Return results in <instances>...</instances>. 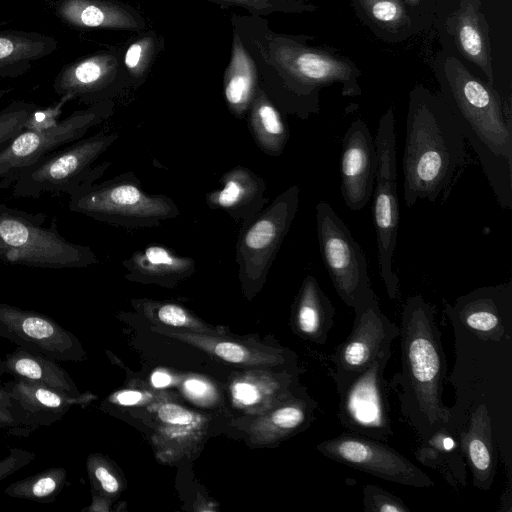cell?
I'll list each match as a JSON object with an SVG mask.
<instances>
[{
	"label": "cell",
	"instance_id": "cell-3",
	"mask_svg": "<svg viewBox=\"0 0 512 512\" xmlns=\"http://www.w3.org/2000/svg\"><path fill=\"white\" fill-rule=\"evenodd\" d=\"M444 102L474 150L499 206L512 208V119L499 98L468 76L446 82Z\"/></svg>",
	"mask_w": 512,
	"mask_h": 512
},
{
	"label": "cell",
	"instance_id": "cell-42",
	"mask_svg": "<svg viewBox=\"0 0 512 512\" xmlns=\"http://www.w3.org/2000/svg\"><path fill=\"white\" fill-rule=\"evenodd\" d=\"M0 430H6L8 435L26 437L23 428L10 410L2 407H0Z\"/></svg>",
	"mask_w": 512,
	"mask_h": 512
},
{
	"label": "cell",
	"instance_id": "cell-39",
	"mask_svg": "<svg viewBox=\"0 0 512 512\" xmlns=\"http://www.w3.org/2000/svg\"><path fill=\"white\" fill-rule=\"evenodd\" d=\"M157 415L162 422L178 426L189 425L194 420V416L189 410L174 403L161 405L158 408Z\"/></svg>",
	"mask_w": 512,
	"mask_h": 512
},
{
	"label": "cell",
	"instance_id": "cell-21",
	"mask_svg": "<svg viewBox=\"0 0 512 512\" xmlns=\"http://www.w3.org/2000/svg\"><path fill=\"white\" fill-rule=\"evenodd\" d=\"M219 182L221 188L206 193V204L210 209L225 211L234 220L252 218L268 202L264 179L247 167L238 165L230 169Z\"/></svg>",
	"mask_w": 512,
	"mask_h": 512
},
{
	"label": "cell",
	"instance_id": "cell-28",
	"mask_svg": "<svg viewBox=\"0 0 512 512\" xmlns=\"http://www.w3.org/2000/svg\"><path fill=\"white\" fill-rule=\"evenodd\" d=\"M248 126L257 146L268 156H280L289 139V129L280 110L258 85L250 105Z\"/></svg>",
	"mask_w": 512,
	"mask_h": 512
},
{
	"label": "cell",
	"instance_id": "cell-40",
	"mask_svg": "<svg viewBox=\"0 0 512 512\" xmlns=\"http://www.w3.org/2000/svg\"><path fill=\"white\" fill-rule=\"evenodd\" d=\"M459 40L463 50L470 56H478L482 51V41L474 26L465 24L460 28Z\"/></svg>",
	"mask_w": 512,
	"mask_h": 512
},
{
	"label": "cell",
	"instance_id": "cell-12",
	"mask_svg": "<svg viewBox=\"0 0 512 512\" xmlns=\"http://www.w3.org/2000/svg\"><path fill=\"white\" fill-rule=\"evenodd\" d=\"M391 348L381 352L373 362L355 376L338 394V419L348 431L382 442L393 435L385 368Z\"/></svg>",
	"mask_w": 512,
	"mask_h": 512
},
{
	"label": "cell",
	"instance_id": "cell-30",
	"mask_svg": "<svg viewBox=\"0 0 512 512\" xmlns=\"http://www.w3.org/2000/svg\"><path fill=\"white\" fill-rule=\"evenodd\" d=\"M317 403L305 392L292 393L279 403L258 425L265 441H277L308 427Z\"/></svg>",
	"mask_w": 512,
	"mask_h": 512
},
{
	"label": "cell",
	"instance_id": "cell-33",
	"mask_svg": "<svg viewBox=\"0 0 512 512\" xmlns=\"http://www.w3.org/2000/svg\"><path fill=\"white\" fill-rule=\"evenodd\" d=\"M138 306L153 321L161 324L178 327L197 329L205 332L207 329L189 311L180 305L167 302L139 301Z\"/></svg>",
	"mask_w": 512,
	"mask_h": 512
},
{
	"label": "cell",
	"instance_id": "cell-18",
	"mask_svg": "<svg viewBox=\"0 0 512 512\" xmlns=\"http://www.w3.org/2000/svg\"><path fill=\"white\" fill-rule=\"evenodd\" d=\"M377 168L376 149L366 123L357 119L342 139L340 161L341 197L352 211L362 210L374 188Z\"/></svg>",
	"mask_w": 512,
	"mask_h": 512
},
{
	"label": "cell",
	"instance_id": "cell-48",
	"mask_svg": "<svg viewBox=\"0 0 512 512\" xmlns=\"http://www.w3.org/2000/svg\"><path fill=\"white\" fill-rule=\"evenodd\" d=\"M87 511H107L108 510V502L105 497L100 496L99 494L93 495L92 504L83 509Z\"/></svg>",
	"mask_w": 512,
	"mask_h": 512
},
{
	"label": "cell",
	"instance_id": "cell-15",
	"mask_svg": "<svg viewBox=\"0 0 512 512\" xmlns=\"http://www.w3.org/2000/svg\"><path fill=\"white\" fill-rule=\"evenodd\" d=\"M131 86L122 62V48L97 51L66 64L54 79L56 94L65 100L94 104Z\"/></svg>",
	"mask_w": 512,
	"mask_h": 512
},
{
	"label": "cell",
	"instance_id": "cell-4",
	"mask_svg": "<svg viewBox=\"0 0 512 512\" xmlns=\"http://www.w3.org/2000/svg\"><path fill=\"white\" fill-rule=\"evenodd\" d=\"M455 337L456 360L446 379L454 386L456 400L449 408L450 428L457 430L470 410L484 403L491 422L503 420L501 412L511 401L512 335L487 337L471 333L448 317Z\"/></svg>",
	"mask_w": 512,
	"mask_h": 512
},
{
	"label": "cell",
	"instance_id": "cell-14",
	"mask_svg": "<svg viewBox=\"0 0 512 512\" xmlns=\"http://www.w3.org/2000/svg\"><path fill=\"white\" fill-rule=\"evenodd\" d=\"M317 450L325 457L381 479L415 488H430L433 480L385 442L353 432L324 440Z\"/></svg>",
	"mask_w": 512,
	"mask_h": 512
},
{
	"label": "cell",
	"instance_id": "cell-7",
	"mask_svg": "<svg viewBox=\"0 0 512 512\" xmlns=\"http://www.w3.org/2000/svg\"><path fill=\"white\" fill-rule=\"evenodd\" d=\"M117 139L116 132L103 130L43 156L15 177L13 196L69 195L82 185L95 182L111 164H96L97 160Z\"/></svg>",
	"mask_w": 512,
	"mask_h": 512
},
{
	"label": "cell",
	"instance_id": "cell-13",
	"mask_svg": "<svg viewBox=\"0 0 512 512\" xmlns=\"http://www.w3.org/2000/svg\"><path fill=\"white\" fill-rule=\"evenodd\" d=\"M353 310L352 330L330 356L334 365L331 377L338 394L381 352L391 348L400 333L399 327L381 311L376 294Z\"/></svg>",
	"mask_w": 512,
	"mask_h": 512
},
{
	"label": "cell",
	"instance_id": "cell-27",
	"mask_svg": "<svg viewBox=\"0 0 512 512\" xmlns=\"http://www.w3.org/2000/svg\"><path fill=\"white\" fill-rule=\"evenodd\" d=\"M4 362L7 373L13 377L40 383L71 395L81 394L68 372L56 360L44 354L18 346L5 355Z\"/></svg>",
	"mask_w": 512,
	"mask_h": 512
},
{
	"label": "cell",
	"instance_id": "cell-2",
	"mask_svg": "<svg viewBox=\"0 0 512 512\" xmlns=\"http://www.w3.org/2000/svg\"><path fill=\"white\" fill-rule=\"evenodd\" d=\"M466 156L465 138L446 103L429 93H414L403 154L405 205L412 207L421 199L435 202L448 190Z\"/></svg>",
	"mask_w": 512,
	"mask_h": 512
},
{
	"label": "cell",
	"instance_id": "cell-19",
	"mask_svg": "<svg viewBox=\"0 0 512 512\" xmlns=\"http://www.w3.org/2000/svg\"><path fill=\"white\" fill-rule=\"evenodd\" d=\"M460 447L472 475V484L481 490L491 488L498 468V449L491 418L484 403L473 407L457 430Z\"/></svg>",
	"mask_w": 512,
	"mask_h": 512
},
{
	"label": "cell",
	"instance_id": "cell-26",
	"mask_svg": "<svg viewBox=\"0 0 512 512\" xmlns=\"http://www.w3.org/2000/svg\"><path fill=\"white\" fill-rule=\"evenodd\" d=\"M415 457L422 465L441 473L452 487H466V462L456 431L443 427L421 440Z\"/></svg>",
	"mask_w": 512,
	"mask_h": 512
},
{
	"label": "cell",
	"instance_id": "cell-8",
	"mask_svg": "<svg viewBox=\"0 0 512 512\" xmlns=\"http://www.w3.org/2000/svg\"><path fill=\"white\" fill-rule=\"evenodd\" d=\"M375 149L377 168L373 188V222L376 231L377 256L380 276L391 300L396 299L399 278L394 271L393 256L399 227V200L397 195L396 135L394 114L390 109L380 119Z\"/></svg>",
	"mask_w": 512,
	"mask_h": 512
},
{
	"label": "cell",
	"instance_id": "cell-9",
	"mask_svg": "<svg viewBox=\"0 0 512 512\" xmlns=\"http://www.w3.org/2000/svg\"><path fill=\"white\" fill-rule=\"evenodd\" d=\"M299 193L298 185L290 186L261 212L242 221L235 260L245 291H255L265 282L296 216Z\"/></svg>",
	"mask_w": 512,
	"mask_h": 512
},
{
	"label": "cell",
	"instance_id": "cell-37",
	"mask_svg": "<svg viewBox=\"0 0 512 512\" xmlns=\"http://www.w3.org/2000/svg\"><path fill=\"white\" fill-rule=\"evenodd\" d=\"M222 6H236L250 15L265 16L277 11H293L296 6L288 0H207Z\"/></svg>",
	"mask_w": 512,
	"mask_h": 512
},
{
	"label": "cell",
	"instance_id": "cell-44",
	"mask_svg": "<svg viewBox=\"0 0 512 512\" xmlns=\"http://www.w3.org/2000/svg\"><path fill=\"white\" fill-rule=\"evenodd\" d=\"M186 393L193 399H204L210 395L211 388L199 379H189L184 383Z\"/></svg>",
	"mask_w": 512,
	"mask_h": 512
},
{
	"label": "cell",
	"instance_id": "cell-46",
	"mask_svg": "<svg viewBox=\"0 0 512 512\" xmlns=\"http://www.w3.org/2000/svg\"><path fill=\"white\" fill-rule=\"evenodd\" d=\"M7 373L4 359H0V380L3 374ZM0 407L10 409L11 399L0 381Z\"/></svg>",
	"mask_w": 512,
	"mask_h": 512
},
{
	"label": "cell",
	"instance_id": "cell-45",
	"mask_svg": "<svg viewBox=\"0 0 512 512\" xmlns=\"http://www.w3.org/2000/svg\"><path fill=\"white\" fill-rule=\"evenodd\" d=\"M143 399L141 392L136 390H123L109 398V402L122 406H130L139 403Z\"/></svg>",
	"mask_w": 512,
	"mask_h": 512
},
{
	"label": "cell",
	"instance_id": "cell-23",
	"mask_svg": "<svg viewBox=\"0 0 512 512\" xmlns=\"http://www.w3.org/2000/svg\"><path fill=\"white\" fill-rule=\"evenodd\" d=\"M335 308L316 278L307 275L293 308V324L297 333L318 345H324L334 324Z\"/></svg>",
	"mask_w": 512,
	"mask_h": 512
},
{
	"label": "cell",
	"instance_id": "cell-35",
	"mask_svg": "<svg viewBox=\"0 0 512 512\" xmlns=\"http://www.w3.org/2000/svg\"><path fill=\"white\" fill-rule=\"evenodd\" d=\"M86 465L91 483L99 492L108 496L119 492V479L113 472L110 463L102 455H90Z\"/></svg>",
	"mask_w": 512,
	"mask_h": 512
},
{
	"label": "cell",
	"instance_id": "cell-25",
	"mask_svg": "<svg viewBox=\"0 0 512 512\" xmlns=\"http://www.w3.org/2000/svg\"><path fill=\"white\" fill-rule=\"evenodd\" d=\"M259 85L255 63L233 30L231 56L223 78L224 97L234 117L247 116Z\"/></svg>",
	"mask_w": 512,
	"mask_h": 512
},
{
	"label": "cell",
	"instance_id": "cell-38",
	"mask_svg": "<svg viewBox=\"0 0 512 512\" xmlns=\"http://www.w3.org/2000/svg\"><path fill=\"white\" fill-rule=\"evenodd\" d=\"M35 457V453L29 450L18 447L10 448L8 454L0 459V482L29 465Z\"/></svg>",
	"mask_w": 512,
	"mask_h": 512
},
{
	"label": "cell",
	"instance_id": "cell-32",
	"mask_svg": "<svg viewBox=\"0 0 512 512\" xmlns=\"http://www.w3.org/2000/svg\"><path fill=\"white\" fill-rule=\"evenodd\" d=\"M164 40L154 31L140 33L122 49V62L131 86H139L163 48Z\"/></svg>",
	"mask_w": 512,
	"mask_h": 512
},
{
	"label": "cell",
	"instance_id": "cell-11",
	"mask_svg": "<svg viewBox=\"0 0 512 512\" xmlns=\"http://www.w3.org/2000/svg\"><path fill=\"white\" fill-rule=\"evenodd\" d=\"M113 112V100H105L76 110L48 127L24 129L0 149V179L14 180L43 156L85 137Z\"/></svg>",
	"mask_w": 512,
	"mask_h": 512
},
{
	"label": "cell",
	"instance_id": "cell-17",
	"mask_svg": "<svg viewBox=\"0 0 512 512\" xmlns=\"http://www.w3.org/2000/svg\"><path fill=\"white\" fill-rule=\"evenodd\" d=\"M3 387L11 399L9 410L26 436L41 426H49L61 420L73 406H86L95 399V395L90 392L75 396L17 377L3 383Z\"/></svg>",
	"mask_w": 512,
	"mask_h": 512
},
{
	"label": "cell",
	"instance_id": "cell-29",
	"mask_svg": "<svg viewBox=\"0 0 512 512\" xmlns=\"http://www.w3.org/2000/svg\"><path fill=\"white\" fill-rule=\"evenodd\" d=\"M171 336L188 342L229 363L246 366H275L287 361L283 351H261L244 343L200 333H173Z\"/></svg>",
	"mask_w": 512,
	"mask_h": 512
},
{
	"label": "cell",
	"instance_id": "cell-22",
	"mask_svg": "<svg viewBox=\"0 0 512 512\" xmlns=\"http://www.w3.org/2000/svg\"><path fill=\"white\" fill-rule=\"evenodd\" d=\"M128 270L126 278L143 283L173 285L191 276L196 262L161 245H149L135 251L122 262Z\"/></svg>",
	"mask_w": 512,
	"mask_h": 512
},
{
	"label": "cell",
	"instance_id": "cell-16",
	"mask_svg": "<svg viewBox=\"0 0 512 512\" xmlns=\"http://www.w3.org/2000/svg\"><path fill=\"white\" fill-rule=\"evenodd\" d=\"M0 337L56 361H82L77 337L53 318L33 310L0 303Z\"/></svg>",
	"mask_w": 512,
	"mask_h": 512
},
{
	"label": "cell",
	"instance_id": "cell-34",
	"mask_svg": "<svg viewBox=\"0 0 512 512\" xmlns=\"http://www.w3.org/2000/svg\"><path fill=\"white\" fill-rule=\"evenodd\" d=\"M35 108L33 103L15 101L0 111V149L25 129Z\"/></svg>",
	"mask_w": 512,
	"mask_h": 512
},
{
	"label": "cell",
	"instance_id": "cell-41",
	"mask_svg": "<svg viewBox=\"0 0 512 512\" xmlns=\"http://www.w3.org/2000/svg\"><path fill=\"white\" fill-rule=\"evenodd\" d=\"M261 392L251 382L241 381L233 386V396L235 400L243 406H251L259 401Z\"/></svg>",
	"mask_w": 512,
	"mask_h": 512
},
{
	"label": "cell",
	"instance_id": "cell-24",
	"mask_svg": "<svg viewBox=\"0 0 512 512\" xmlns=\"http://www.w3.org/2000/svg\"><path fill=\"white\" fill-rule=\"evenodd\" d=\"M58 46L57 39L39 32L0 30V79L24 75Z\"/></svg>",
	"mask_w": 512,
	"mask_h": 512
},
{
	"label": "cell",
	"instance_id": "cell-10",
	"mask_svg": "<svg viewBox=\"0 0 512 512\" xmlns=\"http://www.w3.org/2000/svg\"><path fill=\"white\" fill-rule=\"evenodd\" d=\"M315 210L317 238L324 265L340 299L354 309L375 294L367 259L330 203L321 200Z\"/></svg>",
	"mask_w": 512,
	"mask_h": 512
},
{
	"label": "cell",
	"instance_id": "cell-1",
	"mask_svg": "<svg viewBox=\"0 0 512 512\" xmlns=\"http://www.w3.org/2000/svg\"><path fill=\"white\" fill-rule=\"evenodd\" d=\"M435 314L421 295L407 298L399 327L401 370L389 384L403 419L420 440L443 427L451 429L449 407L442 400L447 362Z\"/></svg>",
	"mask_w": 512,
	"mask_h": 512
},
{
	"label": "cell",
	"instance_id": "cell-20",
	"mask_svg": "<svg viewBox=\"0 0 512 512\" xmlns=\"http://www.w3.org/2000/svg\"><path fill=\"white\" fill-rule=\"evenodd\" d=\"M54 14L65 24L81 29H114L141 32L142 15L118 0H55Z\"/></svg>",
	"mask_w": 512,
	"mask_h": 512
},
{
	"label": "cell",
	"instance_id": "cell-47",
	"mask_svg": "<svg viewBox=\"0 0 512 512\" xmlns=\"http://www.w3.org/2000/svg\"><path fill=\"white\" fill-rule=\"evenodd\" d=\"M172 379L169 374L163 371H156L151 376V382L156 388H163L171 383Z\"/></svg>",
	"mask_w": 512,
	"mask_h": 512
},
{
	"label": "cell",
	"instance_id": "cell-6",
	"mask_svg": "<svg viewBox=\"0 0 512 512\" xmlns=\"http://www.w3.org/2000/svg\"><path fill=\"white\" fill-rule=\"evenodd\" d=\"M68 207L96 221L127 229L157 227L180 215L172 198L146 193L131 171L82 185L69 194Z\"/></svg>",
	"mask_w": 512,
	"mask_h": 512
},
{
	"label": "cell",
	"instance_id": "cell-5",
	"mask_svg": "<svg viewBox=\"0 0 512 512\" xmlns=\"http://www.w3.org/2000/svg\"><path fill=\"white\" fill-rule=\"evenodd\" d=\"M0 203V261L33 268L75 269L99 263L93 250L68 241L55 220Z\"/></svg>",
	"mask_w": 512,
	"mask_h": 512
},
{
	"label": "cell",
	"instance_id": "cell-43",
	"mask_svg": "<svg viewBox=\"0 0 512 512\" xmlns=\"http://www.w3.org/2000/svg\"><path fill=\"white\" fill-rule=\"evenodd\" d=\"M373 16L383 22L394 20L399 13L398 6L391 1H379L373 5Z\"/></svg>",
	"mask_w": 512,
	"mask_h": 512
},
{
	"label": "cell",
	"instance_id": "cell-31",
	"mask_svg": "<svg viewBox=\"0 0 512 512\" xmlns=\"http://www.w3.org/2000/svg\"><path fill=\"white\" fill-rule=\"evenodd\" d=\"M66 483L67 470L63 467H51L11 483L4 493L13 498L48 504L57 499Z\"/></svg>",
	"mask_w": 512,
	"mask_h": 512
},
{
	"label": "cell",
	"instance_id": "cell-36",
	"mask_svg": "<svg viewBox=\"0 0 512 512\" xmlns=\"http://www.w3.org/2000/svg\"><path fill=\"white\" fill-rule=\"evenodd\" d=\"M363 508L365 512H409L402 499L385 489L367 484L363 486Z\"/></svg>",
	"mask_w": 512,
	"mask_h": 512
}]
</instances>
